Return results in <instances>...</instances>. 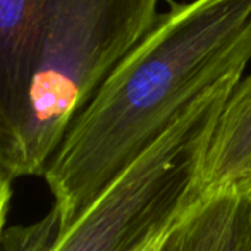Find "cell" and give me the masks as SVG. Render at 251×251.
Instances as JSON below:
<instances>
[{
	"instance_id": "8992f818",
	"label": "cell",
	"mask_w": 251,
	"mask_h": 251,
	"mask_svg": "<svg viewBox=\"0 0 251 251\" xmlns=\"http://www.w3.org/2000/svg\"><path fill=\"white\" fill-rule=\"evenodd\" d=\"M12 198V179L0 169V250H2V237H4V226L7 219L9 205Z\"/></svg>"
},
{
	"instance_id": "277c9868",
	"label": "cell",
	"mask_w": 251,
	"mask_h": 251,
	"mask_svg": "<svg viewBox=\"0 0 251 251\" xmlns=\"http://www.w3.org/2000/svg\"><path fill=\"white\" fill-rule=\"evenodd\" d=\"M251 181V74L241 77L229 95L196 179V196L205 193H243Z\"/></svg>"
},
{
	"instance_id": "6da1fadb",
	"label": "cell",
	"mask_w": 251,
	"mask_h": 251,
	"mask_svg": "<svg viewBox=\"0 0 251 251\" xmlns=\"http://www.w3.org/2000/svg\"><path fill=\"white\" fill-rule=\"evenodd\" d=\"M251 62V0L172 4L110 71L47 167L59 230L213 86Z\"/></svg>"
},
{
	"instance_id": "5b68a950",
	"label": "cell",
	"mask_w": 251,
	"mask_h": 251,
	"mask_svg": "<svg viewBox=\"0 0 251 251\" xmlns=\"http://www.w3.org/2000/svg\"><path fill=\"white\" fill-rule=\"evenodd\" d=\"M243 203L234 189L196 196L151 251H237Z\"/></svg>"
},
{
	"instance_id": "ba28073f",
	"label": "cell",
	"mask_w": 251,
	"mask_h": 251,
	"mask_svg": "<svg viewBox=\"0 0 251 251\" xmlns=\"http://www.w3.org/2000/svg\"><path fill=\"white\" fill-rule=\"evenodd\" d=\"M243 193H251V181H250V184L246 186V189H244Z\"/></svg>"
},
{
	"instance_id": "52a82bcc",
	"label": "cell",
	"mask_w": 251,
	"mask_h": 251,
	"mask_svg": "<svg viewBox=\"0 0 251 251\" xmlns=\"http://www.w3.org/2000/svg\"><path fill=\"white\" fill-rule=\"evenodd\" d=\"M243 219H241V236L237 251H251V193H243Z\"/></svg>"
},
{
	"instance_id": "7a4b0ae2",
	"label": "cell",
	"mask_w": 251,
	"mask_h": 251,
	"mask_svg": "<svg viewBox=\"0 0 251 251\" xmlns=\"http://www.w3.org/2000/svg\"><path fill=\"white\" fill-rule=\"evenodd\" d=\"M162 0H0V169L45 174L110 71L153 28Z\"/></svg>"
},
{
	"instance_id": "3957f363",
	"label": "cell",
	"mask_w": 251,
	"mask_h": 251,
	"mask_svg": "<svg viewBox=\"0 0 251 251\" xmlns=\"http://www.w3.org/2000/svg\"><path fill=\"white\" fill-rule=\"evenodd\" d=\"M244 73L220 81L121 176L76 222L53 212L5 230L2 251H151L196 198V179L215 122Z\"/></svg>"
}]
</instances>
